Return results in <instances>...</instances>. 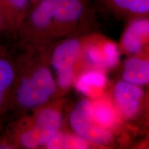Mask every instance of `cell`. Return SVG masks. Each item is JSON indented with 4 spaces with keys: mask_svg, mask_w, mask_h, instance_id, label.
Returning <instances> with one entry per match:
<instances>
[{
    "mask_svg": "<svg viewBox=\"0 0 149 149\" xmlns=\"http://www.w3.org/2000/svg\"><path fill=\"white\" fill-rule=\"evenodd\" d=\"M55 90L51 72L45 68H41L31 77L22 79L17 91V101L24 107H37L45 102Z\"/></svg>",
    "mask_w": 149,
    "mask_h": 149,
    "instance_id": "6da1fadb",
    "label": "cell"
},
{
    "mask_svg": "<svg viewBox=\"0 0 149 149\" xmlns=\"http://www.w3.org/2000/svg\"><path fill=\"white\" fill-rule=\"evenodd\" d=\"M83 6L79 0H43L32 14V22L43 28L51 22H70L82 15Z\"/></svg>",
    "mask_w": 149,
    "mask_h": 149,
    "instance_id": "7a4b0ae2",
    "label": "cell"
},
{
    "mask_svg": "<svg viewBox=\"0 0 149 149\" xmlns=\"http://www.w3.org/2000/svg\"><path fill=\"white\" fill-rule=\"evenodd\" d=\"M70 124L77 135L86 141L105 144L111 134L95 122L92 115V104L87 100L78 103L70 115Z\"/></svg>",
    "mask_w": 149,
    "mask_h": 149,
    "instance_id": "3957f363",
    "label": "cell"
},
{
    "mask_svg": "<svg viewBox=\"0 0 149 149\" xmlns=\"http://www.w3.org/2000/svg\"><path fill=\"white\" fill-rule=\"evenodd\" d=\"M61 117L58 112L44 109L37 115L34 127L24 132L20 137L22 146L33 148L45 144L58 132Z\"/></svg>",
    "mask_w": 149,
    "mask_h": 149,
    "instance_id": "277c9868",
    "label": "cell"
},
{
    "mask_svg": "<svg viewBox=\"0 0 149 149\" xmlns=\"http://www.w3.org/2000/svg\"><path fill=\"white\" fill-rule=\"evenodd\" d=\"M142 90L137 85L119 81L115 86V97L119 107L126 116L133 117L139 109Z\"/></svg>",
    "mask_w": 149,
    "mask_h": 149,
    "instance_id": "5b68a950",
    "label": "cell"
},
{
    "mask_svg": "<svg viewBox=\"0 0 149 149\" xmlns=\"http://www.w3.org/2000/svg\"><path fill=\"white\" fill-rule=\"evenodd\" d=\"M149 22L146 19H137L132 22L124 33L123 46L131 53L141 51L144 40L148 36Z\"/></svg>",
    "mask_w": 149,
    "mask_h": 149,
    "instance_id": "8992f818",
    "label": "cell"
},
{
    "mask_svg": "<svg viewBox=\"0 0 149 149\" xmlns=\"http://www.w3.org/2000/svg\"><path fill=\"white\" fill-rule=\"evenodd\" d=\"M123 78L133 84H146L149 80L148 61L136 57L128 59L124 65Z\"/></svg>",
    "mask_w": 149,
    "mask_h": 149,
    "instance_id": "52a82bcc",
    "label": "cell"
},
{
    "mask_svg": "<svg viewBox=\"0 0 149 149\" xmlns=\"http://www.w3.org/2000/svg\"><path fill=\"white\" fill-rule=\"evenodd\" d=\"M79 42L74 39L62 43L54 51L52 60L54 68L59 70L72 66L79 55Z\"/></svg>",
    "mask_w": 149,
    "mask_h": 149,
    "instance_id": "ba28073f",
    "label": "cell"
},
{
    "mask_svg": "<svg viewBox=\"0 0 149 149\" xmlns=\"http://www.w3.org/2000/svg\"><path fill=\"white\" fill-rule=\"evenodd\" d=\"M106 83L107 78L102 72L91 70L80 76L76 86L79 92L88 95L94 89L102 88Z\"/></svg>",
    "mask_w": 149,
    "mask_h": 149,
    "instance_id": "9c48e42d",
    "label": "cell"
},
{
    "mask_svg": "<svg viewBox=\"0 0 149 149\" xmlns=\"http://www.w3.org/2000/svg\"><path fill=\"white\" fill-rule=\"evenodd\" d=\"M46 148L50 149L59 148H77L84 149L88 147L87 141L79 136L65 135L62 133L55 134L46 143Z\"/></svg>",
    "mask_w": 149,
    "mask_h": 149,
    "instance_id": "30bf717a",
    "label": "cell"
},
{
    "mask_svg": "<svg viewBox=\"0 0 149 149\" xmlns=\"http://www.w3.org/2000/svg\"><path fill=\"white\" fill-rule=\"evenodd\" d=\"M92 115L98 125L107 128L113 125L116 120L115 111L107 102H97L92 105Z\"/></svg>",
    "mask_w": 149,
    "mask_h": 149,
    "instance_id": "8fae6325",
    "label": "cell"
},
{
    "mask_svg": "<svg viewBox=\"0 0 149 149\" xmlns=\"http://www.w3.org/2000/svg\"><path fill=\"white\" fill-rule=\"evenodd\" d=\"M15 72L10 63L6 59H0V106L3 95L14 80Z\"/></svg>",
    "mask_w": 149,
    "mask_h": 149,
    "instance_id": "7c38bea8",
    "label": "cell"
},
{
    "mask_svg": "<svg viewBox=\"0 0 149 149\" xmlns=\"http://www.w3.org/2000/svg\"><path fill=\"white\" fill-rule=\"evenodd\" d=\"M117 6L134 13H148L149 0H113Z\"/></svg>",
    "mask_w": 149,
    "mask_h": 149,
    "instance_id": "4fadbf2b",
    "label": "cell"
},
{
    "mask_svg": "<svg viewBox=\"0 0 149 149\" xmlns=\"http://www.w3.org/2000/svg\"><path fill=\"white\" fill-rule=\"evenodd\" d=\"M103 52L105 65L109 67L114 66L119 59V52L115 44L108 43L104 46Z\"/></svg>",
    "mask_w": 149,
    "mask_h": 149,
    "instance_id": "5bb4252c",
    "label": "cell"
},
{
    "mask_svg": "<svg viewBox=\"0 0 149 149\" xmlns=\"http://www.w3.org/2000/svg\"><path fill=\"white\" fill-rule=\"evenodd\" d=\"M74 78L73 66H70L57 70V82L61 88H68Z\"/></svg>",
    "mask_w": 149,
    "mask_h": 149,
    "instance_id": "9a60e30c",
    "label": "cell"
},
{
    "mask_svg": "<svg viewBox=\"0 0 149 149\" xmlns=\"http://www.w3.org/2000/svg\"><path fill=\"white\" fill-rule=\"evenodd\" d=\"M87 58L91 64L97 66H102L105 65L104 56L97 48L91 46L86 51Z\"/></svg>",
    "mask_w": 149,
    "mask_h": 149,
    "instance_id": "2e32d148",
    "label": "cell"
},
{
    "mask_svg": "<svg viewBox=\"0 0 149 149\" xmlns=\"http://www.w3.org/2000/svg\"><path fill=\"white\" fill-rule=\"evenodd\" d=\"M10 5L15 8L21 9L23 8L27 4L28 0H7Z\"/></svg>",
    "mask_w": 149,
    "mask_h": 149,
    "instance_id": "e0dca14e",
    "label": "cell"
},
{
    "mask_svg": "<svg viewBox=\"0 0 149 149\" xmlns=\"http://www.w3.org/2000/svg\"><path fill=\"white\" fill-rule=\"evenodd\" d=\"M0 26H1V17H0Z\"/></svg>",
    "mask_w": 149,
    "mask_h": 149,
    "instance_id": "ac0fdd59",
    "label": "cell"
}]
</instances>
